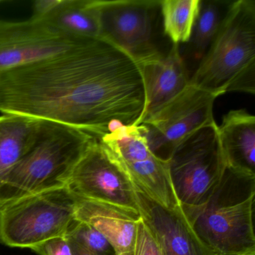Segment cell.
Segmentation results:
<instances>
[{
	"mask_svg": "<svg viewBox=\"0 0 255 255\" xmlns=\"http://www.w3.org/2000/svg\"><path fill=\"white\" fill-rule=\"evenodd\" d=\"M145 109L138 64L99 39L0 74V112L54 122L97 138L139 126Z\"/></svg>",
	"mask_w": 255,
	"mask_h": 255,
	"instance_id": "obj_1",
	"label": "cell"
},
{
	"mask_svg": "<svg viewBox=\"0 0 255 255\" xmlns=\"http://www.w3.org/2000/svg\"><path fill=\"white\" fill-rule=\"evenodd\" d=\"M255 174L226 167L208 200L183 211L213 255H255Z\"/></svg>",
	"mask_w": 255,
	"mask_h": 255,
	"instance_id": "obj_2",
	"label": "cell"
},
{
	"mask_svg": "<svg viewBox=\"0 0 255 255\" xmlns=\"http://www.w3.org/2000/svg\"><path fill=\"white\" fill-rule=\"evenodd\" d=\"M189 84L219 97L255 93V1L230 2L210 48Z\"/></svg>",
	"mask_w": 255,
	"mask_h": 255,
	"instance_id": "obj_3",
	"label": "cell"
},
{
	"mask_svg": "<svg viewBox=\"0 0 255 255\" xmlns=\"http://www.w3.org/2000/svg\"><path fill=\"white\" fill-rule=\"evenodd\" d=\"M97 137L42 121L35 144L0 181V201L64 187Z\"/></svg>",
	"mask_w": 255,
	"mask_h": 255,
	"instance_id": "obj_4",
	"label": "cell"
},
{
	"mask_svg": "<svg viewBox=\"0 0 255 255\" xmlns=\"http://www.w3.org/2000/svg\"><path fill=\"white\" fill-rule=\"evenodd\" d=\"M77 201L64 186L0 203V243L31 249L65 236L76 221Z\"/></svg>",
	"mask_w": 255,
	"mask_h": 255,
	"instance_id": "obj_5",
	"label": "cell"
},
{
	"mask_svg": "<svg viewBox=\"0 0 255 255\" xmlns=\"http://www.w3.org/2000/svg\"><path fill=\"white\" fill-rule=\"evenodd\" d=\"M167 162L173 190L182 210L203 205L227 167L217 124L198 129L182 141Z\"/></svg>",
	"mask_w": 255,
	"mask_h": 255,
	"instance_id": "obj_6",
	"label": "cell"
},
{
	"mask_svg": "<svg viewBox=\"0 0 255 255\" xmlns=\"http://www.w3.org/2000/svg\"><path fill=\"white\" fill-rule=\"evenodd\" d=\"M99 39L132 58L137 64L162 53L154 41L160 1L95 0Z\"/></svg>",
	"mask_w": 255,
	"mask_h": 255,
	"instance_id": "obj_7",
	"label": "cell"
},
{
	"mask_svg": "<svg viewBox=\"0 0 255 255\" xmlns=\"http://www.w3.org/2000/svg\"><path fill=\"white\" fill-rule=\"evenodd\" d=\"M217 97L189 84L181 93L141 122L149 148L167 161L174 149L198 129L216 123Z\"/></svg>",
	"mask_w": 255,
	"mask_h": 255,
	"instance_id": "obj_8",
	"label": "cell"
},
{
	"mask_svg": "<svg viewBox=\"0 0 255 255\" xmlns=\"http://www.w3.org/2000/svg\"><path fill=\"white\" fill-rule=\"evenodd\" d=\"M66 186L77 198L138 212L132 177L98 138L74 168Z\"/></svg>",
	"mask_w": 255,
	"mask_h": 255,
	"instance_id": "obj_9",
	"label": "cell"
},
{
	"mask_svg": "<svg viewBox=\"0 0 255 255\" xmlns=\"http://www.w3.org/2000/svg\"><path fill=\"white\" fill-rule=\"evenodd\" d=\"M99 139L152 198L168 208L180 207L170 180L168 162L150 150L141 125L118 127Z\"/></svg>",
	"mask_w": 255,
	"mask_h": 255,
	"instance_id": "obj_10",
	"label": "cell"
},
{
	"mask_svg": "<svg viewBox=\"0 0 255 255\" xmlns=\"http://www.w3.org/2000/svg\"><path fill=\"white\" fill-rule=\"evenodd\" d=\"M89 39L67 35L37 19L0 20V74L66 53Z\"/></svg>",
	"mask_w": 255,
	"mask_h": 255,
	"instance_id": "obj_11",
	"label": "cell"
},
{
	"mask_svg": "<svg viewBox=\"0 0 255 255\" xmlns=\"http://www.w3.org/2000/svg\"><path fill=\"white\" fill-rule=\"evenodd\" d=\"M133 183L141 220L163 255H213L195 234L181 207H165Z\"/></svg>",
	"mask_w": 255,
	"mask_h": 255,
	"instance_id": "obj_12",
	"label": "cell"
},
{
	"mask_svg": "<svg viewBox=\"0 0 255 255\" xmlns=\"http://www.w3.org/2000/svg\"><path fill=\"white\" fill-rule=\"evenodd\" d=\"M138 65L145 93L142 122L181 93L189 86L190 76L178 44H171L165 54L160 53Z\"/></svg>",
	"mask_w": 255,
	"mask_h": 255,
	"instance_id": "obj_13",
	"label": "cell"
},
{
	"mask_svg": "<svg viewBox=\"0 0 255 255\" xmlns=\"http://www.w3.org/2000/svg\"><path fill=\"white\" fill-rule=\"evenodd\" d=\"M78 198L76 219L89 224L109 240L116 255H133L139 212Z\"/></svg>",
	"mask_w": 255,
	"mask_h": 255,
	"instance_id": "obj_14",
	"label": "cell"
},
{
	"mask_svg": "<svg viewBox=\"0 0 255 255\" xmlns=\"http://www.w3.org/2000/svg\"><path fill=\"white\" fill-rule=\"evenodd\" d=\"M227 167L255 174V117L246 110L228 112L218 126Z\"/></svg>",
	"mask_w": 255,
	"mask_h": 255,
	"instance_id": "obj_15",
	"label": "cell"
},
{
	"mask_svg": "<svg viewBox=\"0 0 255 255\" xmlns=\"http://www.w3.org/2000/svg\"><path fill=\"white\" fill-rule=\"evenodd\" d=\"M41 125L25 116H0V181L35 144Z\"/></svg>",
	"mask_w": 255,
	"mask_h": 255,
	"instance_id": "obj_16",
	"label": "cell"
},
{
	"mask_svg": "<svg viewBox=\"0 0 255 255\" xmlns=\"http://www.w3.org/2000/svg\"><path fill=\"white\" fill-rule=\"evenodd\" d=\"M39 20L71 36L99 38L95 0H62L53 11Z\"/></svg>",
	"mask_w": 255,
	"mask_h": 255,
	"instance_id": "obj_17",
	"label": "cell"
},
{
	"mask_svg": "<svg viewBox=\"0 0 255 255\" xmlns=\"http://www.w3.org/2000/svg\"><path fill=\"white\" fill-rule=\"evenodd\" d=\"M228 8L223 1L201 0L190 39L186 43L184 54H181L185 62L189 59L198 67L217 35Z\"/></svg>",
	"mask_w": 255,
	"mask_h": 255,
	"instance_id": "obj_18",
	"label": "cell"
},
{
	"mask_svg": "<svg viewBox=\"0 0 255 255\" xmlns=\"http://www.w3.org/2000/svg\"><path fill=\"white\" fill-rule=\"evenodd\" d=\"M200 5L201 0L160 1L163 32L172 44H186L190 39Z\"/></svg>",
	"mask_w": 255,
	"mask_h": 255,
	"instance_id": "obj_19",
	"label": "cell"
},
{
	"mask_svg": "<svg viewBox=\"0 0 255 255\" xmlns=\"http://www.w3.org/2000/svg\"><path fill=\"white\" fill-rule=\"evenodd\" d=\"M65 236L92 253L98 255H116L109 240L89 224L76 219Z\"/></svg>",
	"mask_w": 255,
	"mask_h": 255,
	"instance_id": "obj_20",
	"label": "cell"
},
{
	"mask_svg": "<svg viewBox=\"0 0 255 255\" xmlns=\"http://www.w3.org/2000/svg\"><path fill=\"white\" fill-rule=\"evenodd\" d=\"M133 255H163L157 242L141 219L137 226Z\"/></svg>",
	"mask_w": 255,
	"mask_h": 255,
	"instance_id": "obj_21",
	"label": "cell"
},
{
	"mask_svg": "<svg viewBox=\"0 0 255 255\" xmlns=\"http://www.w3.org/2000/svg\"><path fill=\"white\" fill-rule=\"evenodd\" d=\"M30 249L39 255H74L71 243L65 235L49 239Z\"/></svg>",
	"mask_w": 255,
	"mask_h": 255,
	"instance_id": "obj_22",
	"label": "cell"
},
{
	"mask_svg": "<svg viewBox=\"0 0 255 255\" xmlns=\"http://www.w3.org/2000/svg\"><path fill=\"white\" fill-rule=\"evenodd\" d=\"M62 0H37L34 2L32 10V19L43 18L50 14L60 3Z\"/></svg>",
	"mask_w": 255,
	"mask_h": 255,
	"instance_id": "obj_23",
	"label": "cell"
},
{
	"mask_svg": "<svg viewBox=\"0 0 255 255\" xmlns=\"http://www.w3.org/2000/svg\"><path fill=\"white\" fill-rule=\"evenodd\" d=\"M68 240H69L70 243H71V248H72L73 252H74V255H98L96 254L89 252L87 249L79 245L74 240L70 238H68Z\"/></svg>",
	"mask_w": 255,
	"mask_h": 255,
	"instance_id": "obj_24",
	"label": "cell"
},
{
	"mask_svg": "<svg viewBox=\"0 0 255 255\" xmlns=\"http://www.w3.org/2000/svg\"><path fill=\"white\" fill-rule=\"evenodd\" d=\"M2 0H0V3H2Z\"/></svg>",
	"mask_w": 255,
	"mask_h": 255,
	"instance_id": "obj_25",
	"label": "cell"
},
{
	"mask_svg": "<svg viewBox=\"0 0 255 255\" xmlns=\"http://www.w3.org/2000/svg\"><path fill=\"white\" fill-rule=\"evenodd\" d=\"M0 203H1V201H0Z\"/></svg>",
	"mask_w": 255,
	"mask_h": 255,
	"instance_id": "obj_26",
	"label": "cell"
}]
</instances>
